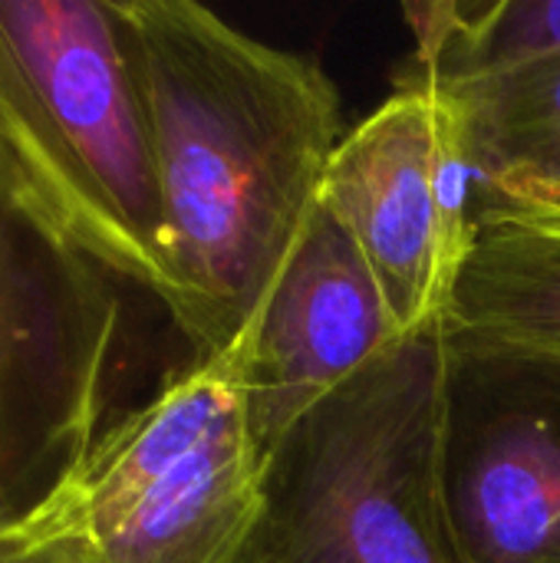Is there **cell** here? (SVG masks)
Wrapping results in <instances>:
<instances>
[{
	"label": "cell",
	"instance_id": "8992f818",
	"mask_svg": "<svg viewBox=\"0 0 560 563\" xmlns=\"http://www.w3.org/2000/svg\"><path fill=\"white\" fill-rule=\"evenodd\" d=\"M320 205L353 238L399 336L446 320L485 221L459 96L403 69L333 152Z\"/></svg>",
	"mask_w": 560,
	"mask_h": 563
},
{
	"label": "cell",
	"instance_id": "277c9868",
	"mask_svg": "<svg viewBox=\"0 0 560 563\" xmlns=\"http://www.w3.org/2000/svg\"><path fill=\"white\" fill-rule=\"evenodd\" d=\"M248 360L251 327L99 432L69 475L89 563H241L264 482Z\"/></svg>",
	"mask_w": 560,
	"mask_h": 563
},
{
	"label": "cell",
	"instance_id": "3957f363",
	"mask_svg": "<svg viewBox=\"0 0 560 563\" xmlns=\"http://www.w3.org/2000/svg\"><path fill=\"white\" fill-rule=\"evenodd\" d=\"M0 139L66 238L162 300L158 175L116 0H0Z\"/></svg>",
	"mask_w": 560,
	"mask_h": 563
},
{
	"label": "cell",
	"instance_id": "5b68a950",
	"mask_svg": "<svg viewBox=\"0 0 560 563\" xmlns=\"http://www.w3.org/2000/svg\"><path fill=\"white\" fill-rule=\"evenodd\" d=\"M119 323L112 274L66 238L0 139V515L43 505L99 439Z\"/></svg>",
	"mask_w": 560,
	"mask_h": 563
},
{
	"label": "cell",
	"instance_id": "30bf717a",
	"mask_svg": "<svg viewBox=\"0 0 560 563\" xmlns=\"http://www.w3.org/2000/svg\"><path fill=\"white\" fill-rule=\"evenodd\" d=\"M446 89L465 109L485 221L560 211V63Z\"/></svg>",
	"mask_w": 560,
	"mask_h": 563
},
{
	"label": "cell",
	"instance_id": "7a4b0ae2",
	"mask_svg": "<svg viewBox=\"0 0 560 563\" xmlns=\"http://www.w3.org/2000/svg\"><path fill=\"white\" fill-rule=\"evenodd\" d=\"M449 317L370 360L267 452L241 563H459L446 505Z\"/></svg>",
	"mask_w": 560,
	"mask_h": 563
},
{
	"label": "cell",
	"instance_id": "8fae6325",
	"mask_svg": "<svg viewBox=\"0 0 560 563\" xmlns=\"http://www.w3.org/2000/svg\"><path fill=\"white\" fill-rule=\"evenodd\" d=\"M413 59L406 69L442 86L560 63V0L406 3Z\"/></svg>",
	"mask_w": 560,
	"mask_h": 563
},
{
	"label": "cell",
	"instance_id": "ba28073f",
	"mask_svg": "<svg viewBox=\"0 0 560 563\" xmlns=\"http://www.w3.org/2000/svg\"><path fill=\"white\" fill-rule=\"evenodd\" d=\"M399 336L383 290L343 224L320 205L271 300L251 320L248 416L267 452L320 399Z\"/></svg>",
	"mask_w": 560,
	"mask_h": 563
},
{
	"label": "cell",
	"instance_id": "6da1fadb",
	"mask_svg": "<svg viewBox=\"0 0 560 563\" xmlns=\"http://www.w3.org/2000/svg\"><path fill=\"white\" fill-rule=\"evenodd\" d=\"M145 102L165 294L191 360L228 350L304 241L333 152L340 92L195 0H116Z\"/></svg>",
	"mask_w": 560,
	"mask_h": 563
},
{
	"label": "cell",
	"instance_id": "9c48e42d",
	"mask_svg": "<svg viewBox=\"0 0 560 563\" xmlns=\"http://www.w3.org/2000/svg\"><path fill=\"white\" fill-rule=\"evenodd\" d=\"M449 330L475 346L560 366V234L512 218L485 221L462 271Z\"/></svg>",
	"mask_w": 560,
	"mask_h": 563
},
{
	"label": "cell",
	"instance_id": "4fadbf2b",
	"mask_svg": "<svg viewBox=\"0 0 560 563\" xmlns=\"http://www.w3.org/2000/svg\"><path fill=\"white\" fill-rule=\"evenodd\" d=\"M502 218L521 221V224H528V228H538V231H548V234H560V211L538 208V211H512V214H502Z\"/></svg>",
	"mask_w": 560,
	"mask_h": 563
},
{
	"label": "cell",
	"instance_id": "52a82bcc",
	"mask_svg": "<svg viewBox=\"0 0 560 563\" xmlns=\"http://www.w3.org/2000/svg\"><path fill=\"white\" fill-rule=\"evenodd\" d=\"M446 505L459 563H560V366L452 336Z\"/></svg>",
	"mask_w": 560,
	"mask_h": 563
},
{
	"label": "cell",
	"instance_id": "7c38bea8",
	"mask_svg": "<svg viewBox=\"0 0 560 563\" xmlns=\"http://www.w3.org/2000/svg\"><path fill=\"white\" fill-rule=\"evenodd\" d=\"M0 563H89L73 478L43 505L0 515Z\"/></svg>",
	"mask_w": 560,
	"mask_h": 563
}]
</instances>
